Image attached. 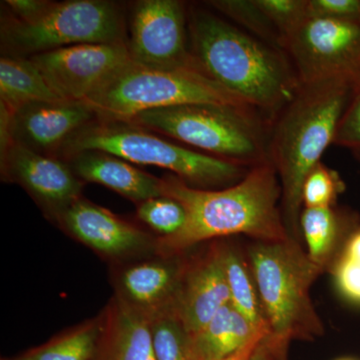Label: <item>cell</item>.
Wrapping results in <instances>:
<instances>
[{"mask_svg":"<svg viewBox=\"0 0 360 360\" xmlns=\"http://www.w3.org/2000/svg\"><path fill=\"white\" fill-rule=\"evenodd\" d=\"M162 195L179 201L186 212L177 233L156 239L163 257H177L203 241L236 234L265 243L290 238L281 212V180L270 161L221 189L196 188L168 175L162 179Z\"/></svg>","mask_w":360,"mask_h":360,"instance_id":"obj_1","label":"cell"},{"mask_svg":"<svg viewBox=\"0 0 360 360\" xmlns=\"http://www.w3.org/2000/svg\"><path fill=\"white\" fill-rule=\"evenodd\" d=\"M187 21L198 70L271 125L300 87L285 52L212 11L193 7Z\"/></svg>","mask_w":360,"mask_h":360,"instance_id":"obj_2","label":"cell"},{"mask_svg":"<svg viewBox=\"0 0 360 360\" xmlns=\"http://www.w3.org/2000/svg\"><path fill=\"white\" fill-rule=\"evenodd\" d=\"M354 80H321L300 84L270 127L269 155L281 180V212L291 239L302 243V187L324 151L349 103Z\"/></svg>","mask_w":360,"mask_h":360,"instance_id":"obj_3","label":"cell"},{"mask_svg":"<svg viewBox=\"0 0 360 360\" xmlns=\"http://www.w3.org/2000/svg\"><path fill=\"white\" fill-rule=\"evenodd\" d=\"M127 122L240 167L252 168L270 161L271 125L252 108L212 103L182 104L142 111Z\"/></svg>","mask_w":360,"mask_h":360,"instance_id":"obj_4","label":"cell"},{"mask_svg":"<svg viewBox=\"0 0 360 360\" xmlns=\"http://www.w3.org/2000/svg\"><path fill=\"white\" fill-rule=\"evenodd\" d=\"M85 150L103 151L132 165L169 170L196 188L233 186L250 169L167 141L134 123L118 120L96 118L71 135L56 155L65 160Z\"/></svg>","mask_w":360,"mask_h":360,"instance_id":"obj_5","label":"cell"},{"mask_svg":"<svg viewBox=\"0 0 360 360\" xmlns=\"http://www.w3.org/2000/svg\"><path fill=\"white\" fill-rule=\"evenodd\" d=\"M250 269L269 333L288 343L311 340L323 335V324L310 298V288L323 272L303 250L300 243L257 241L248 248Z\"/></svg>","mask_w":360,"mask_h":360,"instance_id":"obj_6","label":"cell"},{"mask_svg":"<svg viewBox=\"0 0 360 360\" xmlns=\"http://www.w3.org/2000/svg\"><path fill=\"white\" fill-rule=\"evenodd\" d=\"M84 101L99 120L118 122H129L142 111L182 104L252 108L200 70H158L134 63L116 72Z\"/></svg>","mask_w":360,"mask_h":360,"instance_id":"obj_7","label":"cell"},{"mask_svg":"<svg viewBox=\"0 0 360 360\" xmlns=\"http://www.w3.org/2000/svg\"><path fill=\"white\" fill-rule=\"evenodd\" d=\"M124 37L122 11L105 0L52 2L35 20L13 18L1 26L2 46L15 58L78 44H118Z\"/></svg>","mask_w":360,"mask_h":360,"instance_id":"obj_8","label":"cell"},{"mask_svg":"<svg viewBox=\"0 0 360 360\" xmlns=\"http://www.w3.org/2000/svg\"><path fill=\"white\" fill-rule=\"evenodd\" d=\"M300 84L360 80V21L307 16L283 40Z\"/></svg>","mask_w":360,"mask_h":360,"instance_id":"obj_9","label":"cell"},{"mask_svg":"<svg viewBox=\"0 0 360 360\" xmlns=\"http://www.w3.org/2000/svg\"><path fill=\"white\" fill-rule=\"evenodd\" d=\"M187 15L176 0L137 2L129 42L132 63L158 70H198L189 49Z\"/></svg>","mask_w":360,"mask_h":360,"instance_id":"obj_10","label":"cell"},{"mask_svg":"<svg viewBox=\"0 0 360 360\" xmlns=\"http://www.w3.org/2000/svg\"><path fill=\"white\" fill-rule=\"evenodd\" d=\"M63 101H84L116 72L132 63L129 44H86L30 58Z\"/></svg>","mask_w":360,"mask_h":360,"instance_id":"obj_11","label":"cell"},{"mask_svg":"<svg viewBox=\"0 0 360 360\" xmlns=\"http://www.w3.org/2000/svg\"><path fill=\"white\" fill-rule=\"evenodd\" d=\"M1 174L22 186L54 220L82 198L84 181L66 161L13 142L1 153Z\"/></svg>","mask_w":360,"mask_h":360,"instance_id":"obj_12","label":"cell"},{"mask_svg":"<svg viewBox=\"0 0 360 360\" xmlns=\"http://www.w3.org/2000/svg\"><path fill=\"white\" fill-rule=\"evenodd\" d=\"M56 220L72 238L110 259H122L150 250L158 252V240L146 231L82 198Z\"/></svg>","mask_w":360,"mask_h":360,"instance_id":"obj_13","label":"cell"},{"mask_svg":"<svg viewBox=\"0 0 360 360\" xmlns=\"http://www.w3.org/2000/svg\"><path fill=\"white\" fill-rule=\"evenodd\" d=\"M96 118L85 101L26 104L11 113L9 143L20 144L42 155H56L71 135Z\"/></svg>","mask_w":360,"mask_h":360,"instance_id":"obj_14","label":"cell"},{"mask_svg":"<svg viewBox=\"0 0 360 360\" xmlns=\"http://www.w3.org/2000/svg\"><path fill=\"white\" fill-rule=\"evenodd\" d=\"M229 303L231 293L219 243L202 257L186 262L172 307L193 338Z\"/></svg>","mask_w":360,"mask_h":360,"instance_id":"obj_15","label":"cell"},{"mask_svg":"<svg viewBox=\"0 0 360 360\" xmlns=\"http://www.w3.org/2000/svg\"><path fill=\"white\" fill-rule=\"evenodd\" d=\"M160 257L129 265L116 281L115 295L148 315L172 304L186 267L177 257Z\"/></svg>","mask_w":360,"mask_h":360,"instance_id":"obj_16","label":"cell"},{"mask_svg":"<svg viewBox=\"0 0 360 360\" xmlns=\"http://www.w3.org/2000/svg\"><path fill=\"white\" fill-rule=\"evenodd\" d=\"M82 181L108 187L135 203L162 195V179L141 172L129 161L103 151L85 150L65 158Z\"/></svg>","mask_w":360,"mask_h":360,"instance_id":"obj_17","label":"cell"},{"mask_svg":"<svg viewBox=\"0 0 360 360\" xmlns=\"http://www.w3.org/2000/svg\"><path fill=\"white\" fill-rule=\"evenodd\" d=\"M101 314L103 331L91 360H156L146 312L115 295Z\"/></svg>","mask_w":360,"mask_h":360,"instance_id":"obj_18","label":"cell"},{"mask_svg":"<svg viewBox=\"0 0 360 360\" xmlns=\"http://www.w3.org/2000/svg\"><path fill=\"white\" fill-rule=\"evenodd\" d=\"M269 331L255 328L231 303L191 338L195 360H220L231 356Z\"/></svg>","mask_w":360,"mask_h":360,"instance_id":"obj_19","label":"cell"},{"mask_svg":"<svg viewBox=\"0 0 360 360\" xmlns=\"http://www.w3.org/2000/svg\"><path fill=\"white\" fill-rule=\"evenodd\" d=\"M300 229L312 264L322 272L333 269L348 240L340 213L333 207L303 208Z\"/></svg>","mask_w":360,"mask_h":360,"instance_id":"obj_20","label":"cell"},{"mask_svg":"<svg viewBox=\"0 0 360 360\" xmlns=\"http://www.w3.org/2000/svg\"><path fill=\"white\" fill-rule=\"evenodd\" d=\"M63 101L52 90L30 58L0 59V103L13 113L26 104Z\"/></svg>","mask_w":360,"mask_h":360,"instance_id":"obj_21","label":"cell"},{"mask_svg":"<svg viewBox=\"0 0 360 360\" xmlns=\"http://www.w3.org/2000/svg\"><path fill=\"white\" fill-rule=\"evenodd\" d=\"M221 252L231 304L255 328L269 331L250 266L243 255L231 246L221 243Z\"/></svg>","mask_w":360,"mask_h":360,"instance_id":"obj_22","label":"cell"},{"mask_svg":"<svg viewBox=\"0 0 360 360\" xmlns=\"http://www.w3.org/2000/svg\"><path fill=\"white\" fill-rule=\"evenodd\" d=\"M101 314L56 336L45 345L28 350L16 360H91L103 331Z\"/></svg>","mask_w":360,"mask_h":360,"instance_id":"obj_23","label":"cell"},{"mask_svg":"<svg viewBox=\"0 0 360 360\" xmlns=\"http://www.w3.org/2000/svg\"><path fill=\"white\" fill-rule=\"evenodd\" d=\"M156 360H195L191 336L172 305L148 314Z\"/></svg>","mask_w":360,"mask_h":360,"instance_id":"obj_24","label":"cell"},{"mask_svg":"<svg viewBox=\"0 0 360 360\" xmlns=\"http://www.w3.org/2000/svg\"><path fill=\"white\" fill-rule=\"evenodd\" d=\"M233 25L250 33L253 37L281 49V37L270 22L257 0H213L206 2Z\"/></svg>","mask_w":360,"mask_h":360,"instance_id":"obj_25","label":"cell"},{"mask_svg":"<svg viewBox=\"0 0 360 360\" xmlns=\"http://www.w3.org/2000/svg\"><path fill=\"white\" fill-rule=\"evenodd\" d=\"M136 215L161 238L174 236L186 221V212L184 206L167 196L150 198L139 203Z\"/></svg>","mask_w":360,"mask_h":360,"instance_id":"obj_26","label":"cell"},{"mask_svg":"<svg viewBox=\"0 0 360 360\" xmlns=\"http://www.w3.org/2000/svg\"><path fill=\"white\" fill-rule=\"evenodd\" d=\"M343 191L345 184L338 172L321 161L312 168L303 184V207H333Z\"/></svg>","mask_w":360,"mask_h":360,"instance_id":"obj_27","label":"cell"},{"mask_svg":"<svg viewBox=\"0 0 360 360\" xmlns=\"http://www.w3.org/2000/svg\"><path fill=\"white\" fill-rule=\"evenodd\" d=\"M257 2L276 28L281 37V45L284 37L307 16V0H257Z\"/></svg>","mask_w":360,"mask_h":360,"instance_id":"obj_28","label":"cell"},{"mask_svg":"<svg viewBox=\"0 0 360 360\" xmlns=\"http://www.w3.org/2000/svg\"><path fill=\"white\" fill-rule=\"evenodd\" d=\"M333 144L347 149L360 165V80L341 115Z\"/></svg>","mask_w":360,"mask_h":360,"instance_id":"obj_29","label":"cell"},{"mask_svg":"<svg viewBox=\"0 0 360 360\" xmlns=\"http://www.w3.org/2000/svg\"><path fill=\"white\" fill-rule=\"evenodd\" d=\"M307 16L360 21V0H307Z\"/></svg>","mask_w":360,"mask_h":360,"instance_id":"obj_30","label":"cell"},{"mask_svg":"<svg viewBox=\"0 0 360 360\" xmlns=\"http://www.w3.org/2000/svg\"><path fill=\"white\" fill-rule=\"evenodd\" d=\"M331 271L340 292L347 300L360 303V264L341 255Z\"/></svg>","mask_w":360,"mask_h":360,"instance_id":"obj_31","label":"cell"},{"mask_svg":"<svg viewBox=\"0 0 360 360\" xmlns=\"http://www.w3.org/2000/svg\"><path fill=\"white\" fill-rule=\"evenodd\" d=\"M288 345L269 333L258 341L246 360H286Z\"/></svg>","mask_w":360,"mask_h":360,"instance_id":"obj_32","label":"cell"},{"mask_svg":"<svg viewBox=\"0 0 360 360\" xmlns=\"http://www.w3.org/2000/svg\"><path fill=\"white\" fill-rule=\"evenodd\" d=\"M52 1L46 0H7L6 4L11 7L18 20L32 21L39 18L51 6Z\"/></svg>","mask_w":360,"mask_h":360,"instance_id":"obj_33","label":"cell"},{"mask_svg":"<svg viewBox=\"0 0 360 360\" xmlns=\"http://www.w3.org/2000/svg\"><path fill=\"white\" fill-rule=\"evenodd\" d=\"M341 255L360 264V229L354 231L348 238Z\"/></svg>","mask_w":360,"mask_h":360,"instance_id":"obj_34","label":"cell"},{"mask_svg":"<svg viewBox=\"0 0 360 360\" xmlns=\"http://www.w3.org/2000/svg\"><path fill=\"white\" fill-rule=\"evenodd\" d=\"M262 338H264V336H262ZM262 338H259V340L252 341V342H250V345H246V347L241 348V349L238 350V352H236V354H231V356L225 357V359H220V360H246V359H248V357L250 356V355L251 354V352H252L253 349H255V347H257L258 341L262 340Z\"/></svg>","mask_w":360,"mask_h":360,"instance_id":"obj_35","label":"cell"},{"mask_svg":"<svg viewBox=\"0 0 360 360\" xmlns=\"http://www.w3.org/2000/svg\"><path fill=\"white\" fill-rule=\"evenodd\" d=\"M2 360H16V359H2Z\"/></svg>","mask_w":360,"mask_h":360,"instance_id":"obj_36","label":"cell"},{"mask_svg":"<svg viewBox=\"0 0 360 360\" xmlns=\"http://www.w3.org/2000/svg\"><path fill=\"white\" fill-rule=\"evenodd\" d=\"M340 360H350V359H340Z\"/></svg>","mask_w":360,"mask_h":360,"instance_id":"obj_37","label":"cell"}]
</instances>
